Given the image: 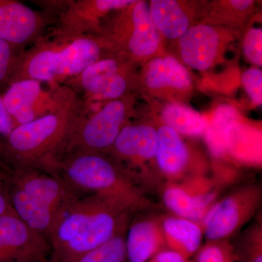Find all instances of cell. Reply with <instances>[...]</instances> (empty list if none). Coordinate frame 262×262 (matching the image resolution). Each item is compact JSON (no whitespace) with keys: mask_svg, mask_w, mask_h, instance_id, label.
I'll use <instances>...</instances> for the list:
<instances>
[{"mask_svg":"<svg viewBox=\"0 0 262 262\" xmlns=\"http://www.w3.org/2000/svg\"><path fill=\"white\" fill-rule=\"evenodd\" d=\"M146 203L105 194L80 196L52 232L50 262H65L98 247L127 230Z\"/></svg>","mask_w":262,"mask_h":262,"instance_id":"cell-1","label":"cell"},{"mask_svg":"<svg viewBox=\"0 0 262 262\" xmlns=\"http://www.w3.org/2000/svg\"><path fill=\"white\" fill-rule=\"evenodd\" d=\"M7 185L15 214L48 241L66 212L80 198L56 175L29 165L9 164Z\"/></svg>","mask_w":262,"mask_h":262,"instance_id":"cell-2","label":"cell"},{"mask_svg":"<svg viewBox=\"0 0 262 262\" xmlns=\"http://www.w3.org/2000/svg\"><path fill=\"white\" fill-rule=\"evenodd\" d=\"M101 56L102 46L97 37L61 35L48 31L22 52L9 86L26 79L64 84Z\"/></svg>","mask_w":262,"mask_h":262,"instance_id":"cell-3","label":"cell"},{"mask_svg":"<svg viewBox=\"0 0 262 262\" xmlns=\"http://www.w3.org/2000/svg\"><path fill=\"white\" fill-rule=\"evenodd\" d=\"M83 110V101L77 94L55 113L15 127L3 139L7 163L44 168L61 149Z\"/></svg>","mask_w":262,"mask_h":262,"instance_id":"cell-4","label":"cell"},{"mask_svg":"<svg viewBox=\"0 0 262 262\" xmlns=\"http://www.w3.org/2000/svg\"><path fill=\"white\" fill-rule=\"evenodd\" d=\"M43 170L59 177L80 196L105 194L146 203L139 188L131 182L121 167L103 152L62 153L50 160Z\"/></svg>","mask_w":262,"mask_h":262,"instance_id":"cell-5","label":"cell"},{"mask_svg":"<svg viewBox=\"0 0 262 262\" xmlns=\"http://www.w3.org/2000/svg\"><path fill=\"white\" fill-rule=\"evenodd\" d=\"M125 116V104L120 100L110 101L92 115L87 113L84 105L83 112L54 157L69 151L103 152L111 149L124 127Z\"/></svg>","mask_w":262,"mask_h":262,"instance_id":"cell-6","label":"cell"},{"mask_svg":"<svg viewBox=\"0 0 262 262\" xmlns=\"http://www.w3.org/2000/svg\"><path fill=\"white\" fill-rule=\"evenodd\" d=\"M43 84L29 79L18 80L3 94L5 107L16 127L55 113L77 95L65 84Z\"/></svg>","mask_w":262,"mask_h":262,"instance_id":"cell-7","label":"cell"},{"mask_svg":"<svg viewBox=\"0 0 262 262\" xmlns=\"http://www.w3.org/2000/svg\"><path fill=\"white\" fill-rule=\"evenodd\" d=\"M261 202L259 185L244 186L213 203L201 222L207 241L230 239L254 216Z\"/></svg>","mask_w":262,"mask_h":262,"instance_id":"cell-8","label":"cell"},{"mask_svg":"<svg viewBox=\"0 0 262 262\" xmlns=\"http://www.w3.org/2000/svg\"><path fill=\"white\" fill-rule=\"evenodd\" d=\"M56 18L16 0H0V39L26 50L51 29Z\"/></svg>","mask_w":262,"mask_h":262,"instance_id":"cell-9","label":"cell"},{"mask_svg":"<svg viewBox=\"0 0 262 262\" xmlns=\"http://www.w3.org/2000/svg\"><path fill=\"white\" fill-rule=\"evenodd\" d=\"M51 246L11 211L0 217V262H50Z\"/></svg>","mask_w":262,"mask_h":262,"instance_id":"cell-10","label":"cell"},{"mask_svg":"<svg viewBox=\"0 0 262 262\" xmlns=\"http://www.w3.org/2000/svg\"><path fill=\"white\" fill-rule=\"evenodd\" d=\"M64 84L73 90L85 105L116 99L125 94L127 88L118 61L113 58H100Z\"/></svg>","mask_w":262,"mask_h":262,"instance_id":"cell-11","label":"cell"},{"mask_svg":"<svg viewBox=\"0 0 262 262\" xmlns=\"http://www.w3.org/2000/svg\"><path fill=\"white\" fill-rule=\"evenodd\" d=\"M133 3L132 0H67L56 23L48 31L61 35L96 37L98 18L101 15Z\"/></svg>","mask_w":262,"mask_h":262,"instance_id":"cell-12","label":"cell"},{"mask_svg":"<svg viewBox=\"0 0 262 262\" xmlns=\"http://www.w3.org/2000/svg\"><path fill=\"white\" fill-rule=\"evenodd\" d=\"M127 226L125 246L129 262H146L167 247L160 219L137 216Z\"/></svg>","mask_w":262,"mask_h":262,"instance_id":"cell-13","label":"cell"},{"mask_svg":"<svg viewBox=\"0 0 262 262\" xmlns=\"http://www.w3.org/2000/svg\"><path fill=\"white\" fill-rule=\"evenodd\" d=\"M180 46L184 61L193 69L205 70L216 55L219 35L211 27L196 26L187 29L181 37Z\"/></svg>","mask_w":262,"mask_h":262,"instance_id":"cell-14","label":"cell"},{"mask_svg":"<svg viewBox=\"0 0 262 262\" xmlns=\"http://www.w3.org/2000/svg\"><path fill=\"white\" fill-rule=\"evenodd\" d=\"M158 132L157 163L160 172L170 180H178L187 168L189 151L179 134L168 125Z\"/></svg>","mask_w":262,"mask_h":262,"instance_id":"cell-15","label":"cell"},{"mask_svg":"<svg viewBox=\"0 0 262 262\" xmlns=\"http://www.w3.org/2000/svg\"><path fill=\"white\" fill-rule=\"evenodd\" d=\"M160 225L167 247L189 259L203 245V228L200 224L168 215L160 219Z\"/></svg>","mask_w":262,"mask_h":262,"instance_id":"cell-16","label":"cell"},{"mask_svg":"<svg viewBox=\"0 0 262 262\" xmlns=\"http://www.w3.org/2000/svg\"><path fill=\"white\" fill-rule=\"evenodd\" d=\"M158 132L148 125H127L122 129L111 149L127 159H151L156 156Z\"/></svg>","mask_w":262,"mask_h":262,"instance_id":"cell-17","label":"cell"},{"mask_svg":"<svg viewBox=\"0 0 262 262\" xmlns=\"http://www.w3.org/2000/svg\"><path fill=\"white\" fill-rule=\"evenodd\" d=\"M213 192L193 194L178 186H168L164 190L163 201L174 215L201 225L207 212L215 201Z\"/></svg>","mask_w":262,"mask_h":262,"instance_id":"cell-18","label":"cell"},{"mask_svg":"<svg viewBox=\"0 0 262 262\" xmlns=\"http://www.w3.org/2000/svg\"><path fill=\"white\" fill-rule=\"evenodd\" d=\"M133 30L127 47L136 56L152 54L160 42L158 29L153 21L149 5L144 2L136 3L131 13Z\"/></svg>","mask_w":262,"mask_h":262,"instance_id":"cell-19","label":"cell"},{"mask_svg":"<svg viewBox=\"0 0 262 262\" xmlns=\"http://www.w3.org/2000/svg\"><path fill=\"white\" fill-rule=\"evenodd\" d=\"M146 84L152 89L165 87L185 89L191 84L187 70L173 57L156 58L149 63L146 75Z\"/></svg>","mask_w":262,"mask_h":262,"instance_id":"cell-20","label":"cell"},{"mask_svg":"<svg viewBox=\"0 0 262 262\" xmlns=\"http://www.w3.org/2000/svg\"><path fill=\"white\" fill-rule=\"evenodd\" d=\"M150 11L155 26L165 37L175 39L187 32L189 20L177 2L153 0Z\"/></svg>","mask_w":262,"mask_h":262,"instance_id":"cell-21","label":"cell"},{"mask_svg":"<svg viewBox=\"0 0 262 262\" xmlns=\"http://www.w3.org/2000/svg\"><path fill=\"white\" fill-rule=\"evenodd\" d=\"M227 151L241 161L258 163L261 160V133L238 122L229 131Z\"/></svg>","mask_w":262,"mask_h":262,"instance_id":"cell-22","label":"cell"},{"mask_svg":"<svg viewBox=\"0 0 262 262\" xmlns=\"http://www.w3.org/2000/svg\"><path fill=\"white\" fill-rule=\"evenodd\" d=\"M238 122V113L232 106L224 105L217 108L205 133L207 144L212 154L221 156L227 152L229 131Z\"/></svg>","mask_w":262,"mask_h":262,"instance_id":"cell-23","label":"cell"},{"mask_svg":"<svg viewBox=\"0 0 262 262\" xmlns=\"http://www.w3.org/2000/svg\"><path fill=\"white\" fill-rule=\"evenodd\" d=\"M164 120L168 126L178 134L191 136L203 135L208 127V122L199 113L178 103H170L164 110Z\"/></svg>","mask_w":262,"mask_h":262,"instance_id":"cell-24","label":"cell"},{"mask_svg":"<svg viewBox=\"0 0 262 262\" xmlns=\"http://www.w3.org/2000/svg\"><path fill=\"white\" fill-rule=\"evenodd\" d=\"M126 231L117 234L98 247L65 262H129L125 246Z\"/></svg>","mask_w":262,"mask_h":262,"instance_id":"cell-25","label":"cell"},{"mask_svg":"<svg viewBox=\"0 0 262 262\" xmlns=\"http://www.w3.org/2000/svg\"><path fill=\"white\" fill-rule=\"evenodd\" d=\"M241 234L233 246L236 262H262V227L261 223L251 225Z\"/></svg>","mask_w":262,"mask_h":262,"instance_id":"cell-26","label":"cell"},{"mask_svg":"<svg viewBox=\"0 0 262 262\" xmlns=\"http://www.w3.org/2000/svg\"><path fill=\"white\" fill-rule=\"evenodd\" d=\"M188 262H236L230 239L207 241Z\"/></svg>","mask_w":262,"mask_h":262,"instance_id":"cell-27","label":"cell"},{"mask_svg":"<svg viewBox=\"0 0 262 262\" xmlns=\"http://www.w3.org/2000/svg\"><path fill=\"white\" fill-rule=\"evenodd\" d=\"M24 50L0 39V94L9 86L19 57Z\"/></svg>","mask_w":262,"mask_h":262,"instance_id":"cell-28","label":"cell"},{"mask_svg":"<svg viewBox=\"0 0 262 262\" xmlns=\"http://www.w3.org/2000/svg\"><path fill=\"white\" fill-rule=\"evenodd\" d=\"M262 31L261 29H250L246 34L244 51L250 61L260 67L262 65Z\"/></svg>","mask_w":262,"mask_h":262,"instance_id":"cell-29","label":"cell"},{"mask_svg":"<svg viewBox=\"0 0 262 262\" xmlns=\"http://www.w3.org/2000/svg\"><path fill=\"white\" fill-rule=\"evenodd\" d=\"M242 82L253 102L257 105L262 103V73L257 69H250L245 72Z\"/></svg>","mask_w":262,"mask_h":262,"instance_id":"cell-30","label":"cell"},{"mask_svg":"<svg viewBox=\"0 0 262 262\" xmlns=\"http://www.w3.org/2000/svg\"><path fill=\"white\" fill-rule=\"evenodd\" d=\"M9 164L0 163V217L13 211L10 206L7 185V172Z\"/></svg>","mask_w":262,"mask_h":262,"instance_id":"cell-31","label":"cell"},{"mask_svg":"<svg viewBox=\"0 0 262 262\" xmlns=\"http://www.w3.org/2000/svg\"><path fill=\"white\" fill-rule=\"evenodd\" d=\"M15 127L16 125L5 107L3 95L0 94V137L6 139Z\"/></svg>","mask_w":262,"mask_h":262,"instance_id":"cell-32","label":"cell"},{"mask_svg":"<svg viewBox=\"0 0 262 262\" xmlns=\"http://www.w3.org/2000/svg\"><path fill=\"white\" fill-rule=\"evenodd\" d=\"M146 262H188V259L177 251L166 248Z\"/></svg>","mask_w":262,"mask_h":262,"instance_id":"cell-33","label":"cell"},{"mask_svg":"<svg viewBox=\"0 0 262 262\" xmlns=\"http://www.w3.org/2000/svg\"><path fill=\"white\" fill-rule=\"evenodd\" d=\"M231 3L237 9L245 10L247 9L248 7L252 3V1H249V0H234V1H231Z\"/></svg>","mask_w":262,"mask_h":262,"instance_id":"cell-34","label":"cell"},{"mask_svg":"<svg viewBox=\"0 0 262 262\" xmlns=\"http://www.w3.org/2000/svg\"><path fill=\"white\" fill-rule=\"evenodd\" d=\"M3 143L4 141L0 137V163L5 161L4 155H3Z\"/></svg>","mask_w":262,"mask_h":262,"instance_id":"cell-35","label":"cell"}]
</instances>
